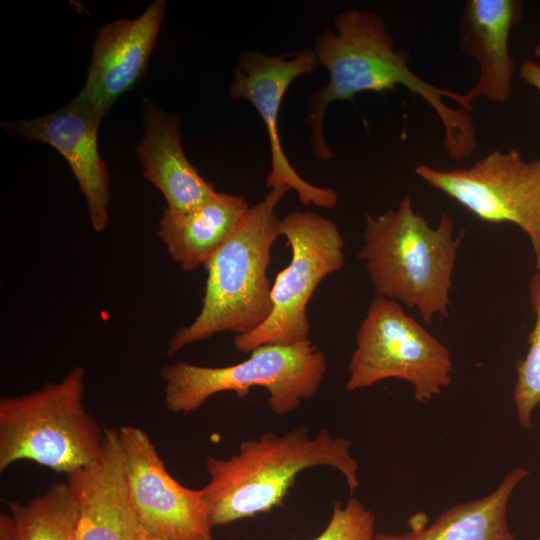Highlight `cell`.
<instances>
[{"label": "cell", "mask_w": 540, "mask_h": 540, "mask_svg": "<svg viewBox=\"0 0 540 540\" xmlns=\"http://www.w3.org/2000/svg\"><path fill=\"white\" fill-rule=\"evenodd\" d=\"M335 31L326 29L313 50L329 74L326 86L310 97L306 123L311 130L310 146L319 160L333 154L324 134L327 107L335 101L351 100L365 91H396L401 85L422 98L440 118L444 146L453 159L469 157L476 148V127L469 113L473 102L452 90L432 85L408 66L409 54L396 50L383 18L370 11L347 10L333 20Z\"/></svg>", "instance_id": "obj_1"}, {"label": "cell", "mask_w": 540, "mask_h": 540, "mask_svg": "<svg viewBox=\"0 0 540 540\" xmlns=\"http://www.w3.org/2000/svg\"><path fill=\"white\" fill-rule=\"evenodd\" d=\"M351 441L333 437L327 429L310 436L300 426L285 434L266 432L241 443L230 457H208L209 476L201 488L211 526L266 513L282 504L296 476L312 467L327 466L343 475L351 495L359 487V464Z\"/></svg>", "instance_id": "obj_2"}, {"label": "cell", "mask_w": 540, "mask_h": 540, "mask_svg": "<svg viewBox=\"0 0 540 540\" xmlns=\"http://www.w3.org/2000/svg\"><path fill=\"white\" fill-rule=\"evenodd\" d=\"M463 232L442 214L436 227L415 212L410 196L379 216L366 214L364 260L376 296L418 311L425 324L446 317L457 252Z\"/></svg>", "instance_id": "obj_3"}, {"label": "cell", "mask_w": 540, "mask_h": 540, "mask_svg": "<svg viewBox=\"0 0 540 540\" xmlns=\"http://www.w3.org/2000/svg\"><path fill=\"white\" fill-rule=\"evenodd\" d=\"M288 191L270 189L250 206L232 235L204 264L207 279L201 310L192 323L170 338L168 356L217 333H251L268 319L272 285L267 270L271 248L280 236L276 208Z\"/></svg>", "instance_id": "obj_4"}, {"label": "cell", "mask_w": 540, "mask_h": 540, "mask_svg": "<svg viewBox=\"0 0 540 540\" xmlns=\"http://www.w3.org/2000/svg\"><path fill=\"white\" fill-rule=\"evenodd\" d=\"M85 370L58 382L0 399V471L28 460L65 475L92 463L104 434L83 404Z\"/></svg>", "instance_id": "obj_5"}, {"label": "cell", "mask_w": 540, "mask_h": 540, "mask_svg": "<svg viewBox=\"0 0 540 540\" xmlns=\"http://www.w3.org/2000/svg\"><path fill=\"white\" fill-rule=\"evenodd\" d=\"M327 370L325 354L310 339L292 344H266L237 364L208 367L179 361L160 369L164 403L172 413L199 409L211 396L234 392L245 397L252 387L267 390L268 407L278 416L298 409L319 391Z\"/></svg>", "instance_id": "obj_6"}, {"label": "cell", "mask_w": 540, "mask_h": 540, "mask_svg": "<svg viewBox=\"0 0 540 540\" xmlns=\"http://www.w3.org/2000/svg\"><path fill=\"white\" fill-rule=\"evenodd\" d=\"M348 370V391L395 378L409 383L414 399L424 403L450 385L453 363L449 349L401 304L375 296L357 331Z\"/></svg>", "instance_id": "obj_7"}, {"label": "cell", "mask_w": 540, "mask_h": 540, "mask_svg": "<svg viewBox=\"0 0 540 540\" xmlns=\"http://www.w3.org/2000/svg\"><path fill=\"white\" fill-rule=\"evenodd\" d=\"M280 236L291 248V260L271 287L272 311L263 325L234 335L243 353L266 344L292 345L309 339L307 305L328 275L344 265V240L337 225L312 211H295L280 219Z\"/></svg>", "instance_id": "obj_8"}, {"label": "cell", "mask_w": 540, "mask_h": 540, "mask_svg": "<svg viewBox=\"0 0 540 540\" xmlns=\"http://www.w3.org/2000/svg\"><path fill=\"white\" fill-rule=\"evenodd\" d=\"M415 173L482 221L522 229L540 271V158L525 161L516 149L496 150L470 168L440 170L422 164Z\"/></svg>", "instance_id": "obj_9"}, {"label": "cell", "mask_w": 540, "mask_h": 540, "mask_svg": "<svg viewBox=\"0 0 540 540\" xmlns=\"http://www.w3.org/2000/svg\"><path fill=\"white\" fill-rule=\"evenodd\" d=\"M118 432L141 528L164 540H215L201 489L187 488L169 474L144 430L125 425Z\"/></svg>", "instance_id": "obj_10"}, {"label": "cell", "mask_w": 540, "mask_h": 540, "mask_svg": "<svg viewBox=\"0 0 540 540\" xmlns=\"http://www.w3.org/2000/svg\"><path fill=\"white\" fill-rule=\"evenodd\" d=\"M320 66L313 49H302L279 56L260 51H245L238 59L229 95L234 100H246L263 120L270 145L271 171L265 185L269 189L284 187L294 190L305 206L333 208L337 194L332 188H322L304 180L287 159L280 142L278 117L283 96L298 77Z\"/></svg>", "instance_id": "obj_11"}, {"label": "cell", "mask_w": 540, "mask_h": 540, "mask_svg": "<svg viewBox=\"0 0 540 540\" xmlns=\"http://www.w3.org/2000/svg\"><path fill=\"white\" fill-rule=\"evenodd\" d=\"M103 117L79 92L64 107L44 116L3 122L2 128L20 140L55 148L67 161L85 198L93 229L100 233L108 222L110 181L98 150Z\"/></svg>", "instance_id": "obj_12"}, {"label": "cell", "mask_w": 540, "mask_h": 540, "mask_svg": "<svg viewBox=\"0 0 540 540\" xmlns=\"http://www.w3.org/2000/svg\"><path fill=\"white\" fill-rule=\"evenodd\" d=\"M65 476L77 507L76 540H138L118 429L105 428L97 458Z\"/></svg>", "instance_id": "obj_13"}, {"label": "cell", "mask_w": 540, "mask_h": 540, "mask_svg": "<svg viewBox=\"0 0 540 540\" xmlns=\"http://www.w3.org/2000/svg\"><path fill=\"white\" fill-rule=\"evenodd\" d=\"M165 8L164 0H156L139 17L112 21L98 30L80 93L102 117L145 73Z\"/></svg>", "instance_id": "obj_14"}, {"label": "cell", "mask_w": 540, "mask_h": 540, "mask_svg": "<svg viewBox=\"0 0 540 540\" xmlns=\"http://www.w3.org/2000/svg\"><path fill=\"white\" fill-rule=\"evenodd\" d=\"M522 18L518 0H468L459 26L461 50L479 65L477 83L467 91L473 101L484 97L493 102L509 98L515 69L509 52L512 28Z\"/></svg>", "instance_id": "obj_15"}, {"label": "cell", "mask_w": 540, "mask_h": 540, "mask_svg": "<svg viewBox=\"0 0 540 540\" xmlns=\"http://www.w3.org/2000/svg\"><path fill=\"white\" fill-rule=\"evenodd\" d=\"M136 153L144 177L161 192L167 209L189 211L217 195L184 154L179 117L150 99L144 100V135Z\"/></svg>", "instance_id": "obj_16"}, {"label": "cell", "mask_w": 540, "mask_h": 540, "mask_svg": "<svg viewBox=\"0 0 540 540\" xmlns=\"http://www.w3.org/2000/svg\"><path fill=\"white\" fill-rule=\"evenodd\" d=\"M241 195L217 193L195 209L177 212L167 208L157 235L181 270L193 271L227 241L249 209Z\"/></svg>", "instance_id": "obj_17"}, {"label": "cell", "mask_w": 540, "mask_h": 540, "mask_svg": "<svg viewBox=\"0 0 540 540\" xmlns=\"http://www.w3.org/2000/svg\"><path fill=\"white\" fill-rule=\"evenodd\" d=\"M529 471L516 468L509 471L490 494L471 501L459 502L443 511L426 526L424 513L411 517L405 540H514L507 522L509 499L528 476Z\"/></svg>", "instance_id": "obj_18"}, {"label": "cell", "mask_w": 540, "mask_h": 540, "mask_svg": "<svg viewBox=\"0 0 540 540\" xmlns=\"http://www.w3.org/2000/svg\"><path fill=\"white\" fill-rule=\"evenodd\" d=\"M5 504L14 540H76L77 507L66 482L52 484L29 502Z\"/></svg>", "instance_id": "obj_19"}, {"label": "cell", "mask_w": 540, "mask_h": 540, "mask_svg": "<svg viewBox=\"0 0 540 540\" xmlns=\"http://www.w3.org/2000/svg\"><path fill=\"white\" fill-rule=\"evenodd\" d=\"M530 300L535 323L528 337L525 357L517 362V380L513 391L517 419L523 428L533 427L532 415L540 405V271L530 282Z\"/></svg>", "instance_id": "obj_20"}, {"label": "cell", "mask_w": 540, "mask_h": 540, "mask_svg": "<svg viewBox=\"0 0 540 540\" xmlns=\"http://www.w3.org/2000/svg\"><path fill=\"white\" fill-rule=\"evenodd\" d=\"M375 517L352 496L345 504L335 502L325 529L313 540H373Z\"/></svg>", "instance_id": "obj_21"}, {"label": "cell", "mask_w": 540, "mask_h": 540, "mask_svg": "<svg viewBox=\"0 0 540 540\" xmlns=\"http://www.w3.org/2000/svg\"><path fill=\"white\" fill-rule=\"evenodd\" d=\"M520 77L540 92V64L534 61H525L520 67Z\"/></svg>", "instance_id": "obj_22"}, {"label": "cell", "mask_w": 540, "mask_h": 540, "mask_svg": "<svg viewBox=\"0 0 540 540\" xmlns=\"http://www.w3.org/2000/svg\"><path fill=\"white\" fill-rule=\"evenodd\" d=\"M0 540H14L12 520L9 514H0Z\"/></svg>", "instance_id": "obj_23"}, {"label": "cell", "mask_w": 540, "mask_h": 540, "mask_svg": "<svg viewBox=\"0 0 540 540\" xmlns=\"http://www.w3.org/2000/svg\"><path fill=\"white\" fill-rule=\"evenodd\" d=\"M373 540H405L403 535L377 534Z\"/></svg>", "instance_id": "obj_24"}, {"label": "cell", "mask_w": 540, "mask_h": 540, "mask_svg": "<svg viewBox=\"0 0 540 540\" xmlns=\"http://www.w3.org/2000/svg\"><path fill=\"white\" fill-rule=\"evenodd\" d=\"M138 540H164V539L157 537L141 528V532L139 534Z\"/></svg>", "instance_id": "obj_25"}, {"label": "cell", "mask_w": 540, "mask_h": 540, "mask_svg": "<svg viewBox=\"0 0 540 540\" xmlns=\"http://www.w3.org/2000/svg\"><path fill=\"white\" fill-rule=\"evenodd\" d=\"M535 55L540 59V44L535 47Z\"/></svg>", "instance_id": "obj_26"}, {"label": "cell", "mask_w": 540, "mask_h": 540, "mask_svg": "<svg viewBox=\"0 0 540 540\" xmlns=\"http://www.w3.org/2000/svg\"><path fill=\"white\" fill-rule=\"evenodd\" d=\"M536 540H540V535L538 536V538Z\"/></svg>", "instance_id": "obj_27"}]
</instances>
